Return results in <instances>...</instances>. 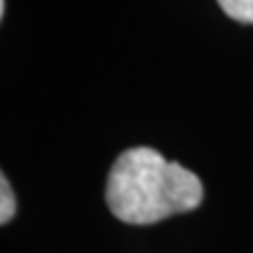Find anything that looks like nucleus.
<instances>
[{"label": "nucleus", "instance_id": "obj_1", "mask_svg": "<svg viewBox=\"0 0 253 253\" xmlns=\"http://www.w3.org/2000/svg\"><path fill=\"white\" fill-rule=\"evenodd\" d=\"M202 199L204 188L197 176L153 148L125 150L110 167L106 183L108 209L129 225H150L192 211Z\"/></svg>", "mask_w": 253, "mask_h": 253}, {"label": "nucleus", "instance_id": "obj_2", "mask_svg": "<svg viewBox=\"0 0 253 253\" xmlns=\"http://www.w3.org/2000/svg\"><path fill=\"white\" fill-rule=\"evenodd\" d=\"M218 5L230 19L253 24V0H218Z\"/></svg>", "mask_w": 253, "mask_h": 253}, {"label": "nucleus", "instance_id": "obj_3", "mask_svg": "<svg viewBox=\"0 0 253 253\" xmlns=\"http://www.w3.org/2000/svg\"><path fill=\"white\" fill-rule=\"evenodd\" d=\"M14 211H17V202H14V192L9 188L7 176L0 178V223L7 225L9 220L14 218Z\"/></svg>", "mask_w": 253, "mask_h": 253}, {"label": "nucleus", "instance_id": "obj_4", "mask_svg": "<svg viewBox=\"0 0 253 253\" xmlns=\"http://www.w3.org/2000/svg\"><path fill=\"white\" fill-rule=\"evenodd\" d=\"M5 7H7V5H5V0H0V17H5Z\"/></svg>", "mask_w": 253, "mask_h": 253}]
</instances>
